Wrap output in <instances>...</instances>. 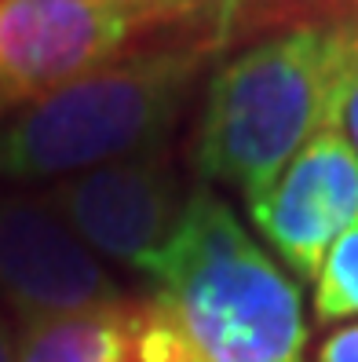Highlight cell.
Masks as SVG:
<instances>
[{"mask_svg":"<svg viewBox=\"0 0 358 362\" xmlns=\"http://www.w3.org/2000/svg\"><path fill=\"white\" fill-rule=\"evenodd\" d=\"M139 300L136 362H304L300 289L208 187L186 198Z\"/></svg>","mask_w":358,"mask_h":362,"instance_id":"1","label":"cell"},{"mask_svg":"<svg viewBox=\"0 0 358 362\" xmlns=\"http://www.w3.org/2000/svg\"><path fill=\"white\" fill-rule=\"evenodd\" d=\"M340 81L336 18L311 15L256 40L208 81L194 161L256 202L304 146L329 129Z\"/></svg>","mask_w":358,"mask_h":362,"instance_id":"2","label":"cell"},{"mask_svg":"<svg viewBox=\"0 0 358 362\" xmlns=\"http://www.w3.org/2000/svg\"><path fill=\"white\" fill-rule=\"evenodd\" d=\"M213 48L201 40L117 55L0 129L4 180H66L88 168L157 154L176 129Z\"/></svg>","mask_w":358,"mask_h":362,"instance_id":"3","label":"cell"},{"mask_svg":"<svg viewBox=\"0 0 358 362\" xmlns=\"http://www.w3.org/2000/svg\"><path fill=\"white\" fill-rule=\"evenodd\" d=\"M143 30V18L99 0H0V114L107 66Z\"/></svg>","mask_w":358,"mask_h":362,"instance_id":"4","label":"cell"},{"mask_svg":"<svg viewBox=\"0 0 358 362\" xmlns=\"http://www.w3.org/2000/svg\"><path fill=\"white\" fill-rule=\"evenodd\" d=\"M44 202L95 257L143 274L172 242L186 209L183 187L161 154L66 176L48 190Z\"/></svg>","mask_w":358,"mask_h":362,"instance_id":"5","label":"cell"},{"mask_svg":"<svg viewBox=\"0 0 358 362\" xmlns=\"http://www.w3.org/2000/svg\"><path fill=\"white\" fill-rule=\"evenodd\" d=\"M0 296L40 322L121 304L124 289L44 198H0Z\"/></svg>","mask_w":358,"mask_h":362,"instance_id":"6","label":"cell"},{"mask_svg":"<svg viewBox=\"0 0 358 362\" xmlns=\"http://www.w3.org/2000/svg\"><path fill=\"white\" fill-rule=\"evenodd\" d=\"M249 216L285 267L311 282L333 242L358 223L354 146L336 129H322L256 202H249Z\"/></svg>","mask_w":358,"mask_h":362,"instance_id":"7","label":"cell"},{"mask_svg":"<svg viewBox=\"0 0 358 362\" xmlns=\"http://www.w3.org/2000/svg\"><path fill=\"white\" fill-rule=\"evenodd\" d=\"M136 329L132 300L23 322L15 362H136Z\"/></svg>","mask_w":358,"mask_h":362,"instance_id":"8","label":"cell"},{"mask_svg":"<svg viewBox=\"0 0 358 362\" xmlns=\"http://www.w3.org/2000/svg\"><path fill=\"white\" fill-rule=\"evenodd\" d=\"M314 315L318 322L358 318V223L333 242L314 274Z\"/></svg>","mask_w":358,"mask_h":362,"instance_id":"9","label":"cell"},{"mask_svg":"<svg viewBox=\"0 0 358 362\" xmlns=\"http://www.w3.org/2000/svg\"><path fill=\"white\" fill-rule=\"evenodd\" d=\"M329 15L340 30V81L329 129L340 132L358 154V0H336Z\"/></svg>","mask_w":358,"mask_h":362,"instance_id":"10","label":"cell"},{"mask_svg":"<svg viewBox=\"0 0 358 362\" xmlns=\"http://www.w3.org/2000/svg\"><path fill=\"white\" fill-rule=\"evenodd\" d=\"M99 4L121 8L146 26H172V23H223L241 0H99Z\"/></svg>","mask_w":358,"mask_h":362,"instance_id":"11","label":"cell"},{"mask_svg":"<svg viewBox=\"0 0 358 362\" xmlns=\"http://www.w3.org/2000/svg\"><path fill=\"white\" fill-rule=\"evenodd\" d=\"M318 362H358V322L336 329L322 344Z\"/></svg>","mask_w":358,"mask_h":362,"instance_id":"12","label":"cell"},{"mask_svg":"<svg viewBox=\"0 0 358 362\" xmlns=\"http://www.w3.org/2000/svg\"><path fill=\"white\" fill-rule=\"evenodd\" d=\"M0 362H15V337L11 326L4 322V315H0Z\"/></svg>","mask_w":358,"mask_h":362,"instance_id":"13","label":"cell"}]
</instances>
